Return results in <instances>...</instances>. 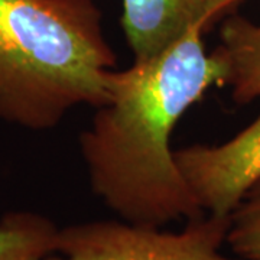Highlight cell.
<instances>
[{
	"instance_id": "obj_1",
	"label": "cell",
	"mask_w": 260,
	"mask_h": 260,
	"mask_svg": "<svg viewBox=\"0 0 260 260\" xmlns=\"http://www.w3.org/2000/svg\"><path fill=\"white\" fill-rule=\"evenodd\" d=\"M197 23L162 54L113 71L107 100L80 135L93 192L123 221L164 227L205 214L171 148L179 119L214 85L223 62L207 54Z\"/></svg>"
},
{
	"instance_id": "obj_2",
	"label": "cell",
	"mask_w": 260,
	"mask_h": 260,
	"mask_svg": "<svg viewBox=\"0 0 260 260\" xmlns=\"http://www.w3.org/2000/svg\"><path fill=\"white\" fill-rule=\"evenodd\" d=\"M93 0H0V119L55 127L107 100L117 56Z\"/></svg>"
},
{
	"instance_id": "obj_3",
	"label": "cell",
	"mask_w": 260,
	"mask_h": 260,
	"mask_svg": "<svg viewBox=\"0 0 260 260\" xmlns=\"http://www.w3.org/2000/svg\"><path fill=\"white\" fill-rule=\"evenodd\" d=\"M229 217L203 214L179 232L117 220L59 229L56 253L44 260H242L225 256Z\"/></svg>"
},
{
	"instance_id": "obj_4",
	"label": "cell",
	"mask_w": 260,
	"mask_h": 260,
	"mask_svg": "<svg viewBox=\"0 0 260 260\" xmlns=\"http://www.w3.org/2000/svg\"><path fill=\"white\" fill-rule=\"evenodd\" d=\"M174 156L201 210L229 217L260 179V113L221 145H192Z\"/></svg>"
},
{
	"instance_id": "obj_5",
	"label": "cell",
	"mask_w": 260,
	"mask_h": 260,
	"mask_svg": "<svg viewBox=\"0 0 260 260\" xmlns=\"http://www.w3.org/2000/svg\"><path fill=\"white\" fill-rule=\"evenodd\" d=\"M246 0H123L121 28L135 61L162 54L197 23L208 26Z\"/></svg>"
},
{
	"instance_id": "obj_6",
	"label": "cell",
	"mask_w": 260,
	"mask_h": 260,
	"mask_svg": "<svg viewBox=\"0 0 260 260\" xmlns=\"http://www.w3.org/2000/svg\"><path fill=\"white\" fill-rule=\"evenodd\" d=\"M213 52L225 70L224 85L239 106L260 99V23L232 13L220 28Z\"/></svg>"
},
{
	"instance_id": "obj_7",
	"label": "cell",
	"mask_w": 260,
	"mask_h": 260,
	"mask_svg": "<svg viewBox=\"0 0 260 260\" xmlns=\"http://www.w3.org/2000/svg\"><path fill=\"white\" fill-rule=\"evenodd\" d=\"M59 227L45 215L13 211L0 220V260H44L56 253Z\"/></svg>"
},
{
	"instance_id": "obj_8",
	"label": "cell",
	"mask_w": 260,
	"mask_h": 260,
	"mask_svg": "<svg viewBox=\"0 0 260 260\" xmlns=\"http://www.w3.org/2000/svg\"><path fill=\"white\" fill-rule=\"evenodd\" d=\"M225 244L242 260H260V179L229 215Z\"/></svg>"
}]
</instances>
